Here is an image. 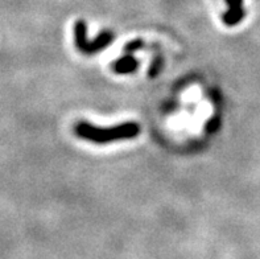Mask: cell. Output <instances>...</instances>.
<instances>
[{
    "instance_id": "6da1fadb",
    "label": "cell",
    "mask_w": 260,
    "mask_h": 259,
    "mask_svg": "<svg viewBox=\"0 0 260 259\" xmlns=\"http://www.w3.org/2000/svg\"><path fill=\"white\" fill-rule=\"evenodd\" d=\"M77 136L92 141V143H109L115 140H125V139L135 138L140 134V126L135 122H128L115 127L99 128L90 125L87 122H79L74 127Z\"/></svg>"
},
{
    "instance_id": "7a4b0ae2",
    "label": "cell",
    "mask_w": 260,
    "mask_h": 259,
    "mask_svg": "<svg viewBox=\"0 0 260 259\" xmlns=\"http://www.w3.org/2000/svg\"><path fill=\"white\" fill-rule=\"evenodd\" d=\"M74 37H76V45L82 53H94L96 50L103 49L105 46L112 41V35L110 32H105L96 39L94 43H89L86 40V24L83 20H78L74 26Z\"/></svg>"
},
{
    "instance_id": "277c9868",
    "label": "cell",
    "mask_w": 260,
    "mask_h": 259,
    "mask_svg": "<svg viewBox=\"0 0 260 259\" xmlns=\"http://www.w3.org/2000/svg\"><path fill=\"white\" fill-rule=\"evenodd\" d=\"M139 63L132 56H125L123 59L118 60L115 64H114V70L116 73H122V74H125V73H131L135 72L138 69Z\"/></svg>"
},
{
    "instance_id": "3957f363",
    "label": "cell",
    "mask_w": 260,
    "mask_h": 259,
    "mask_svg": "<svg viewBox=\"0 0 260 259\" xmlns=\"http://www.w3.org/2000/svg\"><path fill=\"white\" fill-rule=\"evenodd\" d=\"M229 11L224 13L223 21L226 25L233 26L239 24L242 19L246 16V11L243 8V0H226Z\"/></svg>"
}]
</instances>
